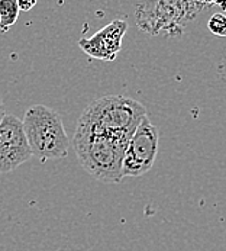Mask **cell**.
Masks as SVG:
<instances>
[{"instance_id": "1", "label": "cell", "mask_w": 226, "mask_h": 251, "mask_svg": "<svg viewBox=\"0 0 226 251\" xmlns=\"http://www.w3.org/2000/svg\"><path fill=\"white\" fill-rule=\"evenodd\" d=\"M145 116L148 112L141 102L122 95H108L83 110L75 129L129 141Z\"/></svg>"}, {"instance_id": "2", "label": "cell", "mask_w": 226, "mask_h": 251, "mask_svg": "<svg viewBox=\"0 0 226 251\" xmlns=\"http://www.w3.org/2000/svg\"><path fill=\"white\" fill-rule=\"evenodd\" d=\"M128 140L75 129L73 147L83 169L103 183H120Z\"/></svg>"}, {"instance_id": "3", "label": "cell", "mask_w": 226, "mask_h": 251, "mask_svg": "<svg viewBox=\"0 0 226 251\" xmlns=\"http://www.w3.org/2000/svg\"><path fill=\"white\" fill-rule=\"evenodd\" d=\"M216 4L215 1L180 0L142 1L135 6V21L138 28L147 35L173 38L183 35L187 22L194 21L204 9Z\"/></svg>"}, {"instance_id": "4", "label": "cell", "mask_w": 226, "mask_h": 251, "mask_svg": "<svg viewBox=\"0 0 226 251\" xmlns=\"http://www.w3.org/2000/svg\"><path fill=\"white\" fill-rule=\"evenodd\" d=\"M22 124L34 157L46 161L68 155L70 141L61 116L54 109L34 105L26 110Z\"/></svg>"}, {"instance_id": "5", "label": "cell", "mask_w": 226, "mask_h": 251, "mask_svg": "<svg viewBox=\"0 0 226 251\" xmlns=\"http://www.w3.org/2000/svg\"><path fill=\"white\" fill-rule=\"evenodd\" d=\"M158 129L151 122L150 118L145 116L126 145L122 164V176L139 177L148 173L155 163L158 154Z\"/></svg>"}, {"instance_id": "6", "label": "cell", "mask_w": 226, "mask_h": 251, "mask_svg": "<svg viewBox=\"0 0 226 251\" xmlns=\"http://www.w3.org/2000/svg\"><path fill=\"white\" fill-rule=\"evenodd\" d=\"M32 157L22 121L6 115L0 122V173H10Z\"/></svg>"}, {"instance_id": "7", "label": "cell", "mask_w": 226, "mask_h": 251, "mask_svg": "<svg viewBox=\"0 0 226 251\" xmlns=\"http://www.w3.org/2000/svg\"><path fill=\"white\" fill-rule=\"evenodd\" d=\"M126 31V21L113 19L94 35L78 39V47L91 58L102 61H114L122 50V41Z\"/></svg>"}, {"instance_id": "8", "label": "cell", "mask_w": 226, "mask_h": 251, "mask_svg": "<svg viewBox=\"0 0 226 251\" xmlns=\"http://www.w3.org/2000/svg\"><path fill=\"white\" fill-rule=\"evenodd\" d=\"M19 13L18 0H0V31L3 34L16 24Z\"/></svg>"}, {"instance_id": "9", "label": "cell", "mask_w": 226, "mask_h": 251, "mask_svg": "<svg viewBox=\"0 0 226 251\" xmlns=\"http://www.w3.org/2000/svg\"><path fill=\"white\" fill-rule=\"evenodd\" d=\"M207 28L215 36H226V15L222 12L213 13L207 21Z\"/></svg>"}, {"instance_id": "10", "label": "cell", "mask_w": 226, "mask_h": 251, "mask_svg": "<svg viewBox=\"0 0 226 251\" xmlns=\"http://www.w3.org/2000/svg\"><path fill=\"white\" fill-rule=\"evenodd\" d=\"M18 6L21 12H29L37 6L35 0H18Z\"/></svg>"}, {"instance_id": "11", "label": "cell", "mask_w": 226, "mask_h": 251, "mask_svg": "<svg viewBox=\"0 0 226 251\" xmlns=\"http://www.w3.org/2000/svg\"><path fill=\"white\" fill-rule=\"evenodd\" d=\"M4 116H6V108H4V103H3V100L0 98V122L4 119Z\"/></svg>"}]
</instances>
